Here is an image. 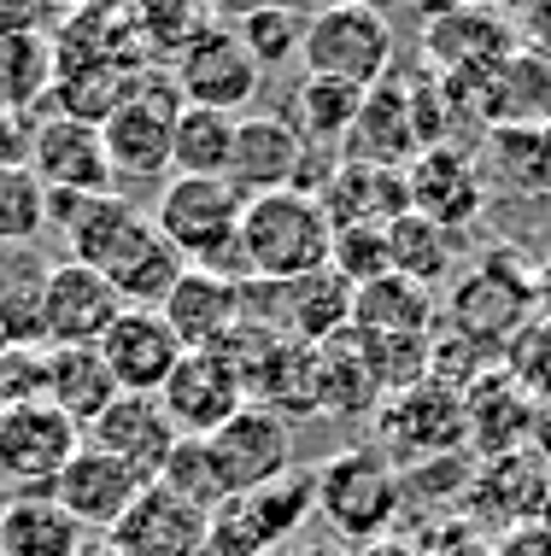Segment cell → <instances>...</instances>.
I'll return each instance as SVG.
<instances>
[{"mask_svg":"<svg viewBox=\"0 0 551 556\" xmlns=\"http://www.w3.org/2000/svg\"><path fill=\"white\" fill-rule=\"evenodd\" d=\"M540 317L534 311V269L516 252H481V264L469 276H458L452 293V340H464L469 352H481L487 364H504V352L516 334Z\"/></svg>","mask_w":551,"mask_h":556,"instance_id":"obj_3","label":"cell"},{"mask_svg":"<svg viewBox=\"0 0 551 556\" xmlns=\"http://www.w3.org/2000/svg\"><path fill=\"white\" fill-rule=\"evenodd\" d=\"M12 345H18V340H12V334H7V323H0V357H7Z\"/></svg>","mask_w":551,"mask_h":556,"instance_id":"obj_46","label":"cell"},{"mask_svg":"<svg viewBox=\"0 0 551 556\" xmlns=\"http://www.w3.org/2000/svg\"><path fill=\"white\" fill-rule=\"evenodd\" d=\"M77 451H83V428L65 422L48 399L0 410V480L12 492H53Z\"/></svg>","mask_w":551,"mask_h":556,"instance_id":"obj_9","label":"cell"},{"mask_svg":"<svg viewBox=\"0 0 551 556\" xmlns=\"http://www.w3.org/2000/svg\"><path fill=\"white\" fill-rule=\"evenodd\" d=\"M53 83H59L53 36H41V29L0 36V106L18 117H41V94H53Z\"/></svg>","mask_w":551,"mask_h":556,"instance_id":"obj_31","label":"cell"},{"mask_svg":"<svg viewBox=\"0 0 551 556\" xmlns=\"http://www.w3.org/2000/svg\"><path fill=\"white\" fill-rule=\"evenodd\" d=\"M511 53H523L516 18L499 7H428L423 59L435 77H487Z\"/></svg>","mask_w":551,"mask_h":556,"instance_id":"obj_8","label":"cell"},{"mask_svg":"<svg viewBox=\"0 0 551 556\" xmlns=\"http://www.w3.org/2000/svg\"><path fill=\"white\" fill-rule=\"evenodd\" d=\"M364 106V88H352V83H329V77H300V88L288 94V124L305 135V141H317V147H340L347 141V129H352V117H359Z\"/></svg>","mask_w":551,"mask_h":556,"instance_id":"obj_33","label":"cell"},{"mask_svg":"<svg viewBox=\"0 0 551 556\" xmlns=\"http://www.w3.org/2000/svg\"><path fill=\"white\" fill-rule=\"evenodd\" d=\"M399 504H405V480L387 451L352 445L317 463V516L335 528L340 545H381L399 521Z\"/></svg>","mask_w":551,"mask_h":556,"instance_id":"obj_4","label":"cell"},{"mask_svg":"<svg viewBox=\"0 0 551 556\" xmlns=\"http://www.w3.org/2000/svg\"><path fill=\"white\" fill-rule=\"evenodd\" d=\"M300 556H352V551L347 545H305Z\"/></svg>","mask_w":551,"mask_h":556,"instance_id":"obj_45","label":"cell"},{"mask_svg":"<svg viewBox=\"0 0 551 556\" xmlns=\"http://www.w3.org/2000/svg\"><path fill=\"white\" fill-rule=\"evenodd\" d=\"M504 375H511L516 387L534 399V404H551V323L534 317L523 334H516V345L504 352Z\"/></svg>","mask_w":551,"mask_h":556,"instance_id":"obj_40","label":"cell"},{"mask_svg":"<svg viewBox=\"0 0 551 556\" xmlns=\"http://www.w3.org/2000/svg\"><path fill=\"white\" fill-rule=\"evenodd\" d=\"M124 317V299L100 269L88 264H71L59 258L48 269V288H41V328H36V345L48 352H71V345H100L107 328Z\"/></svg>","mask_w":551,"mask_h":556,"instance_id":"obj_11","label":"cell"},{"mask_svg":"<svg viewBox=\"0 0 551 556\" xmlns=\"http://www.w3.org/2000/svg\"><path fill=\"white\" fill-rule=\"evenodd\" d=\"M77 556H117V551H112V539H88Z\"/></svg>","mask_w":551,"mask_h":556,"instance_id":"obj_44","label":"cell"},{"mask_svg":"<svg viewBox=\"0 0 551 556\" xmlns=\"http://www.w3.org/2000/svg\"><path fill=\"white\" fill-rule=\"evenodd\" d=\"M475 170H481V182L499 188V193L546 200L551 193V129H487Z\"/></svg>","mask_w":551,"mask_h":556,"instance_id":"obj_29","label":"cell"},{"mask_svg":"<svg viewBox=\"0 0 551 556\" xmlns=\"http://www.w3.org/2000/svg\"><path fill=\"white\" fill-rule=\"evenodd\" d=\"M329 269L347 281L352 293L370 288V281L393 276V252H387V229H335L329 247Z\"/></svg>","mask_w":551,"mask_h":556,"instance_id":"obj_39","label":"cell"},{"mask_svg":"<svg viewBox=\"0 0 551 556\" xmlns=\"http://www.w3.org/2000/svg\"><path fill=\"white\" fill-rule=\"evenodd\" d=\"M405 188H411V217L435 223L452 240L487 212V182L464 147H428L405 170Z\"/></svg>","mask_w":551,"mask_h":556,"instance_id":"obj_17","label":"cell"},{"mask_svg":"<svg viewBox=\"0 0 551 556\" xmlns=\"http://www.w3.org/2000/svg\"><path fill=\"white\" fill-rule=\"evenodd\" d=\"M183 258L171 252V240L153 229V212H147L136 229L124 235V247L107 258V269L100 276L117 288V299H124V311H165L171 288L183 281Z\"/></svg>","mask_w":551,"mask_h":556,"instance_id":"obj_24","label":"cell"},{"mask_svg":"<svg viewBox=\"0 0 551 556\" xmlns=\"http://www.w3.org/2000/svg\"><path fill=\"white\" fill-rule=\"evenodd\" d=\"M435 293L405 276H381L352 293V334L359 340H435Z\"/></svg>","mask_w":551,"mask_h":556,"instance_id":"obj_26","label":"cell"},{"mask_svg":"<svg viewBox=\"0 0 551 556\" xmlns=\"http://www.w3.org/2000/svg\"><path fill=\"white\" fill-rule=\"evenodd\" d=\"M235 129H241V117H229V112L183 106L176 112V135H171V176H223L229 182Z\"/></svg>","mask_w":551,"mask_h":556,"instance_id":"obj_32","label":"cell"},{"mask_svg":"<svg viewBox=\"0 0 551 556\" xmlns=\"http://www.w3.org/2000/svg\"><path fill=\"white\" fill-rule=\"evenodd\" d=\"M95 352H100V364H107V375L117 381V393H141V399L165 393V381L176 375V364H183V340L171 334V323L159 317V311H124Z\"/></svg>","mask_w":551,"mask_h":556,"instance_id":"obj_18","label":"cell"},{"mask_svg":"<svg viewBox=\"0 0 551 556\" xmlns=\"http://www.w3.org/2000/svg\"><path fill=\"white\" fill-rule=\"evenodd\" d=\"M305 170V135L288 124V112H252L235 129V159H229V188L247 200L300 188Z\"/></svg>","mask_w":551,"mask_h":556,"instance_id":"obj_20","label":"cell"},{"mask_svg":"<svg viewBox=\"0 0 551 556\" xmlns=\"http://www.w3.org/2000/svg\"><path fill=\"white\" fill-rule=\"evenodd\" d=\"M329 247H335V223L323 212L317 193H264L247 200L241 217V252L252 281H300L329 269Z\"/></svg>","mask_w":551,"mask_h":556,"instance_id":"obj_2","label":"cell"},{"mask_svg":"<svg viewBox=\"0 0 551 556\" xmlns=\"http://www.w3.org/2000/svg\"><path fill=\"white\" fill-rule=\"evenodd\" d=\"M516 36H523L528 53L551 59V0H540V7H523L516 12Z\"/></svg>","mask_w":551,"mask_h":556,"instance_id":"obj_42","label":"cell"},{"mask_svg":"<svg viewBox=\"0 0 551 556\" xmlns=\"http://www.w3.org/2000/svg\"><path fill=\"white\" fill-rule=\"evenodd\" d=\"M305 77H329L352 88H376L393 77V24L376 7H323L305 24Z\"/></svg>","mask_w":551,"mask_h":556,"instance_id":"obj_7","label":"cell"},{"mask_svg":"<svg viewBox=\"0 0 551 556\" xmlns=\"http://www.w3.org/2000/svg\"><path fill=\"white\" fill-rule=\"evenodd\" d=\"M205 533H212V516L183 504L176 492H165L153 480L136 498V509L117 521L112 551L117 556H205Z\"/></svg>","mask_w":551,"mask_h":556,"instance_id":"obj_22","label":"cell"},{"mask_svg":"<svg viewBox=\"0 0 551 556\" xmlns=\"http://www.w3.org/2000/svg\"><path fill=\"white\" fill-rule=\"evenodd\" d=\"M88 533L59 509L53 492H7L0 498V556H77Z\"/></svg>","mask_w":551,"mask_h":556,"instance_id":"obj_28","label":"cell"},{"mask_svg":"<svg viewBox=\"0 0 551 556\" xmlns=\"http://www.w3.org/2000/svg\"><path fill=\"white\" fill-rule=\"evenodd\" d=\"M41 352H48V345H41ZM41 399H48L65 422H77L88 433L107 416V404L117 399V381L107 375L95 345H71V352H48V393Z\"/></svg>","mask_w":551,"mask_h":556,"instance_id":"obj_30","label":"cell"},{"mask_svg":"<svg viewBox=\"0 0 551 556\" xmlns=\"http://www.w3.org/2000/svg\"><path fill=\"white\" fill-rule=\"evenodd\" d=\"M147 486H153V480H141L136 469H124L117 457H107V451L83 445L77 457H71V469L59 475L53 498H59V509H65L88 539H112L117 521L136 509V498Z\"/></svg>","mask_w":551,"mask_h":556,"instance_id":"obj_14","label":"cell"},{"mask_svg":"<svg viewBox=\"0 0 551 556\" xmlns=\"http://www.w3.org/2000/svg\"><path fill=\"white\" fill-rule=\"evenodd\" d=\"M387 252H393V276L416 281V288H446V281H458V240L435 229V223L423 217H399L393 229H387Z\"/></svg>","mask_w":551,"mask_h":556,"instance_id":"obj_34","label":"cell"},{"mask_svg":"<svg viewBox=\"0 0 551 556\" xmlns=\"http://www.w3.org/2000/svg\"><path fill=\"white\" fill-rule=\"evenodd\" d=\"M317 200L335 229H393L399 217H411L405 170H381V164H340Z\"/></svg>","mask_w":551,"mask_h":556,"instance_id":"obj_25","label":"cell"},{"mask_svg":"<svg viewBox=\"0 0 551 556\" xmlns=\"http://www.w3.org/2000/svg\"><path fill=\"white\" fill-rule=\"evenodd\" d=\"M534 311L551 323V258H540L534 264Z\"/></svg>","mask_w":551,"mask_h":556,"instance_id":"obj_43","label":"cell"},{"mask_svg":"<svg viewBox=\"0 0 551 556\" xmlns=\"http://www.w3.org/2000/svg\"><path fill=\"white\" fill-rule=\"evenodd\" d=\"M235 36H241V48L252 53V65L259 71H281L288 59H300L305 48V24L311 12H293V7H252V12H235Z\"/></svg>","mask_w":551,"mask_h":556,"instance_id":"obj_36","label":"cell"},{"mask_svg":"<svg viewBox=\"0 0 551 556\" xmlns=\"http://www.w3.org/2000/svg\"><path fill=\"white\" fill-rule=\"evenodd\" d=\"M159 486L176 492V498L193 504V509H205V516H212V509L229 498V486H223V475H217V463H212V451H205V440H176L165 475H159Z\"/></svg>","mask_w":551,"mask_h":556,"instance_id":"obj_38","label":"cell"},{"mask_svg":"<svg viewBox=\"0 0 551 556\" xmlns=\"http://www.w3.org/2000/svg\"><path fill=\"white\" fill-rule=\"evenodd\" d=\"M159 404H165L171 428L183 440H212L229 416L247 410V375L223 352H183V364L165 381Z\"/></svg>","mask_w":551,"mask_h":556,"instance_id":"obj_12","label":"cell"},{"mask_svg":"<svg viewBox=\"0 0 551 556\" xmlns=\"http://www.w3.org/2000/svg\"><path fill=\"white\" fill-rule=\"evenodd\" d=\"M29 164V117L0 106V170H24Z\"/></svg>","mask_w":551,"mask_h":556,"instance_id":"obj_41","label":"cell"},{"mask_svg":"<svg viewBox=\"0 0 551 556\" xmlns=\"http://www.w3.org/2000/svg\"><path fill=\"white\" fill-rule=\"evenodd\" d=\"M487 129H551V59L523 48L493 71L481 100V135Z\"/></svg>","mask_w":551,"mask_h":556,"instance_id":"obj_27","label":"cell"},{"mask_svg":"<svg viewBox=\"0 0 551 556\" xmlns=\"http://www.w3.org/2000/svg\"><path fill=\"white\" fill-rule=\"evenodd\" d=\"M183 106L188 100L171 71H141L129 100L100 124L112 182H171V135H176V112Z\"/></svg>","mask_w":551,"mask_h":556,"instance_id":"obj_6","label":"cell"},{"mask_svg":"<svg viewBox=\"0 0 551 556\" xmlns=\"http://www.w3.org/2000/svg\"><path fill=\"white\" fill-rule=\"evenodd\" d=\"M171 77H176V88H183L188 106H212V112L241 117V106H252V94H259L264 71L252 65V53L241 48L235 24L223 18V12H212V24L188 41V53L176 59Z\"/></svg>","mask_w":551,"mask_h":556,"instance_id":"obj_10","label":"cell"},{"mask_svg":"<svg viewBox=\"0 0 551 556\" xmlns=\"http://www.w3.org/2000/svg\"><path fill=\"white\" fill-rule=\"evenodd\" d=\"M387 445H393V457H446V451H458L469 440V410H464V387H446V381H416L405 393L387 399Z\"/></svg>","mask_w":551,"mask_h":556,"instance_id":"obj_16","label":"cell"},{"mask_svg":"<svg viewBox=\"0 0 551 556\" xmlns=\"http://www.w3.org/2000/svg\"><path fill=\"white\" fill-rule=\"evenodd\" d=\"M176 440H183V433L171 428L165 404H159V399H141V393H117V399L107 404V416H100V422L83 433V445L107 451V457H117L124 469H136L141 480H159V475H165Z\"/></svg>","mask_w":551,"mask_h":556,"instance_id":"obj_21","label":"cell"},{"mask_svg":"<svg viewBox=\"0 0 551 556\" xmlns=\"http://www.w3.org/2000/svg\"><path fill=\"white\" fill-rule=\"evenodd\" d=\"M159 317L171 323V334L183 340V352H217V345L247 323L241 317V281H223L212 269H183V281L171 288Z\"/></svg>","mask_w":551,"mask_h":556,"instance_id":"obj_23","label":"cell"},{"mask_svg":"<svg viewBox=\"0 0 551 556\" xmlns=\"http://www.w3.org/2000/svg\"><path fill=\"white\" fill-rule=\"evenodd\" d=\"M317 516V469H288L259 492H235L212 509L205 556H276L281 539H293Z\"/></svg>","mask_w":551,"mask_h":556,"instance_id":"obj_5","label":"cell"},{"mask_svg":"<svg viewBox=\"0 0 551 556\" xmlns=\"http://www.w3.org/2000/svg\"><path fill=\"white\" fill-rule=\"evenodd\" d=\"M205 451H212L223 486L235 492H259L271 486V480H281L293 469V428L281 422V416L259 410V404H247L241 416H229L212 440H205Z\"/></svg>","mask_w":551,"mask_h":556,"instance_id":"obj_15","label":"cell"},{"mask_svg":"<svg viewBox=\"0 0 551 556\" xmlns=\"http://www.w3.org/2000/svg\"><path fill=\"white\" fill-rule=\"evenodd\" d=\"M29 170L48 193H117L112 159L95 124L77 117H29Z\"/></svg>","mask_w":551,"mask_h":556,"instance_id":"obj_13","label":"cell"},{"mask_svg":"<svg viewBox=\"0 0 551 556\" xmlns=\"http://www.w3.org/2000/svg\"><path fill=\"white\" fill-rule=\"evenodd\" d=\"M241 217L247 193H235L223 176H171L153 205V229L171 240V252L188 269H212V276L247 288L252 269L241 252Z\"/></svg>","mask_w":551,"mask_h":556,"instance_id":"obj_1","label":"cell"},{"mask_svg":"<svg viewBox=\"0 0 551 556\" xmlns=\"http://www.w3.org/2000/svg\"><path fill=\"white\" fill-rule=\"evenodd\" d=\"M48 269L53 264L36 247H0V323H7V334L18 345H36Z\"/></svg>","mask_w":551,"mask_h":556,"instance_id":"obj_35","label":"cell"},{"mask_svg":"<svg viewBox=\"0 0 551 556\" xmlns=\"http://www.w3.org/2000/svg\"><path fill=\"white\" fill-rule=\"evenodd\" d=\"M347 164H381V170H411L428 153L423 129H416V106H411V83L387 77L364 94L359 117H352L347 141H340Z\"/></svg>","mask_w":551,"mask_h":556,"instance_id":"obj_19","label":"cell"},{"mask_svg":"<svg viewBox=\"0 0 551 556\" xmlns=\"http://www.w3.org/2000/svg\"><path fill=\"white\" fill-rule=\"evenodd\" d=\"M48 235V188L36 170H0V247H36Z\"/></svg>","mask_w":551,"mask_h":556,"instance_id":"obj_37","label":"cell"}]
</instances>
